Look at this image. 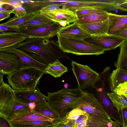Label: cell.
<instances>
[{
  "label": "cell",
  "instance_id": "cell-32",
  "mask_svg": "<svg viewBox=\"0 0 127 127\" xmlns=\"http://www.w3.org/2000/svg\"><path fill=\"white\" fill-rule=\"evenodd\" d=\"M87 113L80 109L76 108L73 109L69 112L61 121L65 122L68 120H75L81 116L85 115Z\"/></svg>",
  "mask_w": 127,
  "mask_h": 127
},
{
  "label": "cell",
  "instance_id": "cell-47",
  "mask_svg": "<svg viewBox=\"0 0 127 127\" xmlns=\"http://www.w3.org/2000/svg\"><path fill=\"white\" fill-rule=\"evenodd\" d=\"M87 120L83 121L81 123L77 125L76 127H85L87 125Z\"/></svg>",
  "mask_w": 127,
  "mask_h": 127
},
{
  "label": "cell",
  "instance_id": "cell-55",
  "mask_svg": "<svg viewBox=\"0 0 127 127\" xmlns=\"http://www.w3.org/2000/svg\"><path fill=\"white\" fill-rule=\"evenodd\" d=\"M127 95V94H126Z\"/></svg>",
  "mask_w": 127,
  "mask_h": 127
},
{
  "label": "cell",
  "instance_id": "cell-8",
  "mask_svg": "<svg viewBox=\"0 0 127 127\" xmlns=\"http://www.w3.org/2000/svg\"><path fill=\"white\" fill-rule=\"evenodd\" d=\"M14 95L16 100L29 104L32 109L34 106L47 102V97L40 92L38 88L30 91H15Z\"/></svg>",
  "mask_w": 127,
  "mask_h": 127
},
{
  "label": "cell",
  "instance_id": "cell-27",
  "mask_svg": "<svg viewBox=\"0 0 127 127\" xmlns=\"http://www.w3.org/2000/svg\"><path fill=\"white\" fill-rule=\"evenodd\" d=\"M32 110L35 113L52 119L61 121L59 115L51 108L47 102L35 106Z\"/></svg>",
  "mask_w": 127,
  "mask_h": 127
},
{
  "label": "cell",
  "instance_id": "cell-40",
  "mask_svg": "<svg viewBox=\"0 0 127 127\" xmlns=\"http://www.w3.org/2000/svg\"><path fill=\"white\" fill-rule=\"evenodd\" d=\"M113 35L121 38L125 41H127V28L121 30Z\"/></svg>",
  "mask_w": 127,
  "mask_h": 127
},
{
  "label": "cell",
  "instance_id": "cell-28",
  "mask_svg": "<svg viewBox=\"0 0 127 127\" xmlns=\"http://www.w3.org/2000/svg\"><path fill=\"white\" fill-rule=\"evenodd\" d=\"M114 65L116 68L127 70V41L120 46V51L117 61Z\"/></svg>",
  "mask_w": 127,
  "mask_h": 127
},
{
  "label": "cell",
  "instance_id": "cell-23",
  "mask_svg": "<svg viewBox=\"0 0 127 127\" xmlns=\"http://www.w3.org/2000/svg\"><path fill=\"white\" fill-rule=\"evenodd\" d=\"M36 13L28 14L24 16L19 17L15 16L12 18H10L9 20L6 22L0 24L12 29L14 31L17 32L19 25L32 19Z\"/></svg>",
  "mask_w": 127,
  "mask_h": 127
},
{
  "label": "cell",
  "instance_id": "cell-13",
  "mask_svg": "<svg viewBox=\"0 0 127 127\" xmlns=\"http://www.w3.org/2000/svg\"><path fill=\"white\" fill-rule=\"evenodd\" d=\"M50 39L42 38H27L14 47L27 53H36L45 48Z\"/></svg>",
  "mask_w": 127,
  "mask_h": 127
},
{
  "label": "cell",
  "instance_id": "cell-1",
  "mask_svg": "<svg viewBox=\"0 0 127 127\" xmlns=\"http://www.w3.org/2000/svg\"><path fill=\"white\" fill-rule=\"evenodd\" d=\"M45 73L33 68H21L7 75L9 84L15 91H30L35 89L40 80Z\"/></svg>",
  "mask_w": 127,
  "mask_h": 127
},
{
  "label": "cell",
  "instance_id": "cell-29",
  "mask_svg": "<svg viewBox=\"0 0 127 127\" xmlns=\"http://www.w3.org/2000/svg\"><path fill=\"white\" fill-rule=\"evenodd\" d=\"M41 120L55 122H59L60 121L52 119L39 114L35 113L32 110L29 113L17 117L12 120L14 121H29Z\"/></svg>",
  "mask_w": 127,
  "mask_h": 127
},
{
  "label": "cell",
  "instance_id": "cell-41",
  "mask_svg": "<svg viewBox=\"0 0 127 127\" xmlns=\"http://www.w3.org/2000/svg\"><path fill=\"white\" fill-rule=\"evenodd\" d=\"M88 118V114L87 113L85 115L81 116L77 119L75 120L73 127H76L79 124L84 121L87 120Z\"/></svg>",
  "mask_w": 127,
  "mask_h": 127
},
{
  "label": "cell",
  "instance_id": "cell-35",
  "mask_svg": "<svg viewBox=\"0 0 127 127\" xmlns=\"http://www.w3.org/2000/svg\"><path fill=\"white\" fill-rule=\"evenodd\" d=\"M16 7L0 0V11L5 12L10 14L12 13Z\"/></svg>",
  "mask_w": 127,
  "mask_h": 127
},
{
  "label": "cell",
  "instance_id": "cell-4",
  "mask_svg": "<svg viewBox=\"0 0 127 127\" xmlns=\"http://www.w3.org/2000/svg\"><path fill=\"white\" fill-rule=\"evenodd\" d=\"M71 107L72 109L79 108L90 115L111 119L95 95L86 91H81L80 95Z\"/></svg>",
  "mask_w": 127,
  "mask_h": 127
},
{
  "label": "cell",
  "instance_id": "cell-22",
  "mask_svg": "<svg viewBox=\"0 0 127 127\" xmlns=\"http://www.w3.org/2000/svg\"><path fill=\"white\" fill-rule=\"evenodd\" d=\"M109 81L111 91L113 92L119 84L127 81V70L116 68L111 73Z\"/></svg>",
  "mask_w": 127,
  "mask_h": 127
},
{
  "label": "cell",
  "instance_id": "cell-39",
  "mask_svg": "<svg viewBox=\"0 0 127 127\" xmlns=\"http://www.w3.org/2000/svg\"><path fill=\"white\" fill-rule=\"evenodd\" d=\"M120 113L122 116L123 123V127L127 126V107H123Z\"/></svg>",
  "mask_w": 127,
  "mask_h": 127
},
{
  "label": "cell",
  "instance_id": "cell-11",
  "mask_svg": "<svg viewBox=\"0 0 127 127\" xmlns=\"http://www.w3.org/2000/svg\"><path fill=\"white\" fill-rule=\"evenodd\" d=\"M3 76L0 74V114L5 116L16 99L13 90L4 82Z\"/></svg>",
  "mask_w": 127,
  "mask_h": 127
},
{
  "label": "cell",
  "instance_id": "cell-50",
  "mask_svg": "<svg viewBox=\"0 0 127 127\" xmlns=\"http://www.w3.org/2000/svg\"><path fill=\"white\" fill-rule=\"evenodd\" d=\"M120 125L116 121H114V124L113 127H121Z\"/></svg>",
  "mask_w": 127,
  "mask_h": 127
},
{
  "label": "cell",
  "instance_id": "cell-12",
  "mask_svg": "<svg viewBox=\"0 0 127 127\" xmlns=\"http://www.w3.org/2000/svg\"><path fill=\"white\" fill-rule=\"evenodd\" d=\"M90 38V43L100 47L105 51L115 49L125 41L114 36L108 35L91 36Z\"/></svg>",
  "mask_w": 127,
  "mask_h": 127
},
{
  "label": "cell",
  "instance_id": "cell-42",
  "mask_svg": "<svg viewBox=\"0 0 127 127\" xmlns=\"http://www.w3.org/2000/svg\"><path fill=\"white\" fill-rule=\"evenodd\" d=\"M1 1L3 2L8 3L15 7L19 5H22L21 0H1Z\"/></svg>",
  "mask_w": 127,
  "mask_h": 127
},
{
  "label": "cell",
  "instance_id": "cell-6",
  "mask_svg": "<svg viewBox=\"0 0 127 127\" xmlns=\"http://www.w3.org/2000/svg\"><path fill=\"white\" fill-rule=\"evenodd\" d=\"M118 5L117 0H70L67 2L59 4L62 8L73 11L89 9H99L106 11H113L118 9Z\"/></svg>",
  "mask_w": 127,
  "mask_h": 127
},
{
  "label": "cell",
  "instance_id": "cell-9",
  "mask_svg": "<svg viewBox=\"0 0 127 127\" xmlns=\"http://www.w3.org/2000/svg\"><path fill=\"white\" fill-rule=\"evenodd\" d=\"M21 68L20 60L16 55L0 51V74L8 75Z\"/></svg>",
  "mask_w": 127,
  "mask_h": 127
},
{
  "label": "cell",
  "instance_id": "cell-3",
  "mask_svg": "<svg viewBox=\"0 0 127 127\" xmlns=\"http://www.w3.org/2000/svg\"><path fill=\"white\" fill-rule=\"evenodd\" d=\"M57 36V42L65 53L78 55H98L103 54L105 51L100 47L84 40L68 38L58 35Z\"/></svg>",
  "mask_w": 127,
  "mask_h": 127
},
{
  "label": "cell",
  "instance_id": "cell-5",
  "mask_svg": "<svg viewBox=\"0 0 127 127\" xmlns=\"http://www.w3.org/2000/svg\"><path fill=\"white\" fill-rule=\"evenodd\" d=\"M72 70L77 82V88L81 91L91 87L95 88L97 82L100 78L99 74L88 66L72 61Z\"/></svg>",
  "mask_w": 127,
  "mask_h": 127
},
{
  "label": "cell",
  "instance_id": "cell-30",
  "mask_svg": "<svg viewBox=\"0 0 127 127\" xmlns=\"http://www.w3.org/2000/svg\"><path fill=\"white\" fill-rule=\"evenodd\" d=\"M107 94L114 106L120 112L122 108L127 107V97L125 95H119L114 92L108 93Z\"/></svg>",
  "mask_w": 127,
  "mask_h": 127
},
{
  "label": "cell",
  "instance_id": "cell-44",
  "mask_svg": "<svg viewBox=\"0 0 127 127\" xmlns=\"http://www.w3.org/2000/svg\"><path fill=\"white\" fill-rule=\"evenodd\" d=\"M118 9L127 11V0H125L124 2L119 5Z\"/></svg>",
  "mask_w": 127,
  "mask_h": 127
},
{
  "label": "cell",
  "instance_id": "cell-2",
  "mask_svg": "<svg viewBox=\"0 0 127 127\" xmlns=\"http://www.w3.org/2000/svg\"><path fill=\"white\" fill-rule=\"evenodd\" d=\"M81 91L78 88H64L54 92H48L47 102L61 119L73 109L71 105L80 96Z\"/></svg>",
  "mask_w": 127,
  "mask_h": 127
},
{
  "label": "cell",
  "instance_id": "cell-24",
  "mask_svg": "<svg viewBox=\"0 0 127 127\" xmlns=\"http://www.w3.org/2000/svg\"><path fill=\"white\" fill-rule=\"evenodd\" d=\"M108 12L106 11L99 13L92 14L78 17L79 24L94 23L103 21L108 18Z\"/></svg>",
  "mask_w": 127,
  "mask_h": 127
},
{
  "label": "cell",
  "instance_id": "cell-16",
  "mask_svg": "<svg viewBox=\"0 0 127 127\" xmlns=\"http://www.w3.org/2000/svg\"><path fill=\"white\" fill-rule=\"evenodd\" d=\"M109 24L107 34L113 35L127 28V15L108 12Z\"/></svg>",
  "mask_w": 127,
  "mask_h": 127
},
{
  "label": "cell",
  "instance_id": "cell-17",
  "mask_svg": "<svg viewBox=\"0 0 127 127\" xmlns=\"http://www.w3.org/2000/svg\"><path fill=\"white\" fill-rule=\"evenodd\" d=\"M108 18L105 20L94 23L79 24V26L91 36L108 35L109 27Z\"/></svg>",
  "mask_w": 127,
  "mask_h": 127
},
{
  "label": "cell",
  "instance_id": "cell-26",
  "mask_svg": "<svg viewBox=\"0 0 127 127\" xmlns=\"http://www.w3.org/2000/svg\"><path fill=\"white\" fill-rule=\"evenodd\" d=\"M87 125L90 127H113L114 121L107 119L88 114Z\"/></svg>",
  "mask_w": 127,
  "mask_h": 127
},
{
  "label": "cell",
  "instance_id": "cell-38",
  "mask_svg": "<svg viewBox=\"0 0 127 127\" xmlns=\"http://www.w3.org/2000/svg\"><path fill=\"white\" fill-rule=\"evenodd\" d=\"M59 3H55L49 5L42 9L40 12H44L54 10L60 8Z\"/></svg>",
  "mask_w": 127,
  "mask_h": 127
},
{
  "label": "cell",
  "instance_id": "cell-21",
  "mask_svg": "<svg viewBox=\"0 0 127 127\" xmlns=\"http://www.w3.org/2000/svg\"><path fill=\"white\" fill-rule=\"evenodd\" d=\"M14 127H52L58 123L55 122L41 120L29 121L10 120Z\"/></svg>",
  "mask_w": 127,
  "mask_h": 127
},
{
  "label": "cell",
  "instance_id": "cell-53",
  "mask_svg": "<svg viewBox=\"0 0 127 127\" xmlns=\"http://www.w3.org/2000/svg\"><path fill=\"white\" fill-rule=\"evenodd\" d=\"M125 95L127 97V94L126 95Z\"/></svg>",
  "mask_w": 127,
  "mask_h": 127
},
{
  "label": "cell",
  "instance_id": "cell-56",
  "mask_svg": "<svg viewBox=\"0 0 127 127\" xmlns=\"http://www.w3.org/2000/svg\"></svg>",
  "mask_w": 127,
  "mask_h": 127
},
{
  "label": "cell",
  "instance_id": "cell-37",
  "mask_svg": "<svg viewBox=\"0 0 127 127\" xmlns=\"http://www.w3.org/2000/svg\"><path fill=\"white\" fill-rule=\"evenodd\" d=\"M0 127H14L10 120L4 116L0 114Z\"/></svg>",
  "mask_w": 127,
  "mask_h": 127
},
{
  "label": "cell",
  "instance_id": "cell-45",
  "mask_svg": "<svg viewBox=\"0 0 127 127\" xmlns=\"http://www.w3.org/2000/svg\"><path fill=\"white\" fill-rule=\"evenodd\" d=\"M75 120H68L65 122H63L64 125L63 127H73Z\"/></svg>",
  "mask_w": 127,
  "mask_h": 127
},
{
  "label": "cell",
  "instance_id": "cell-14",
  "mask_svg": "<svg viewBox=\"0 0 127 127\" xmlns=\"http://www.w3.org/2000/svg\"><path fill=\"white\" fill-rule=\"evenodd\" d=\"M39 12L56 22L65 21L70 23L78 20L74 11L67 8H60L54 10Z\"/></svg>",
  "mask_w": 127,
  "mask_h": 127
},
{
  "label": "cell",
  "instance_id": "cell-52",
  "mask_svg": "<svg viewBox=\"0 0 127 127\" xmlns=\"http://www.w3.org/2000/svg\"><path fill=\"white\" fill-rule=\"evenodd\" d=\"M85 127H89V126H87H87H86Z\"/></svg>",
  "mask_w": 127,
  "mask_h": 127
},
{
  "label": "cell",
  "instance_id": "cell-49",
  "mask_svg": "<svg viewBox=\"0 0 127 127\" xmlns=\"http://www.w3.org/2000/svg\"><path fill=\"white\" fill-rule=\"evenodd\" d=\"M64 125V122L61 121L59 123L52 127H63Z\"/></svg>",
  "mask_w": 127,
  "mask_h": 127
},
{
  "label": "cell",
  "instance_id": "cell-20",
  "mask_svg": "<svg viewBox=\"0 0 127 127\" xmlns=\"http://www.w3.org/2000/svg\"><path fill=\"white\" fill-rule=\"evenodd\" d=\"M56 23L39 12L32 19L19 25L18 29L49 25Z\"/></svg>",
  "mask_w": 127,
  "mask_h": 127
},
{
  "label": "cell",
  "instance_id": "cell-43",
  "mask_svg": "<svg viewBox=\"0 0 127 127\" xmlns=\"http://www.w3.org/2000/svg\"><path fill=\"white\" fill-rule=\"evenodd\" d=\"M10 14L7 12L0 11V21H1L9 18L10 16Z\"/></svg>",
  "mask_w": 127,
  "mask_h": 127
},
{
  "label": "cell",
  "instance_id": "cell-18",
  "mask_svg": "<svg viewBox=\"0 0 127 127\" xmlns=\"http://www.w3.org/2000/svg\"><path fill=\"white\" fill-rule=\"evenodd\" d=\"M27 39L17 32H0V48L14 46Z\"/></svg>",
  "mask_w": 127,
  "mask_h": 127
},
{
  "label": "cell",
  "instance_id": "cell-31",
  "mask_svg": "<svg viewBox=\"0 0 127 127\" xmlns=\"http://www.w3.org/2000/svg\"><path fill=\"white\" fill-rule=\"evenodd\" d=\"M49 45L52 51L58 60L61 58L69 59L65 53L61 48L57 41L50 40Z\"/></svg>",
  "mask_w": 127,
  "mask_h": 127
},
{
  "label": "cell",
  "instance_id": "cell-25",
  "mask_svg": "<svg viewBox=\"0 0 127 127\" xmlns=\"http://www.w3.org/2000/svg\"><path fill=\"white\" fill-rule=\"evenodd\" d=\"M67 72H68V68L62 64L59 60H57L48 64L44 72L45 74H49L54 78H58Z\"/></svg>",
  "mask_w": 127,
  "mask_h": 127
},
{
  "label": "cell",
  "instance_id": "cell-34",
  "mask_svg": "<svg viewBox=\"0 0 127 127\" xmlns=\"http://www.w3.org/2000/svg\"><path fill=\"white\" fill-rule=\"evenodd\" d=\"M113 92L119 95L127 94V81L121 83L117 86Z\"/></svg>",
  "mask_w": 127,
  "mask_h": 127
},
{
  "label": "cell",
  "instance_id": "cell-54",
  "mask_svg": "<svg viewBox=\"0 0 127 127\" xmlns=\"http://www.w3.org/2000/svg\"><path fill=\"white\" fill-rule=\"evenodd\" d=\"M125 127H127V126Z\"/></svg>",
  "mask_w": 127,
  "mask_h": 127
},
{
  "label": "cell",
  "instance_id": "cell-15",
  "mask_svg": "<svg viewBox=\"0 0 127 127\" xmlns=\"http://www.w3.org/2000/svg\"><path fill=\"white\" fill-rule=\"evenodd\" d=\"M57 35L68 38L82 40L91 37L90 34L79 26L77 21L64 27H62Z\"/></svg>",
  "mask_w": 127,
  "mask_h": 127
},
{
  "label": "cell",
  "instance_id": "cell-36",
  "mask_svg": "<svg viewBox=\"0 0 127 127\" xmlns=\"http://www.w3.org/2000/svg\"><path fill=\"white\" fill-rule=\"evenodd\" d=\"M12 13L15 14V16L18 17H23L27 14L26 10L22 5L16 7Z\"/></svg>",
  "mask_w": 127,
  "mask_h": 127
},
{
  "label": "cell",
  "instance_id": "cell-51",
  "mask_svg": "<svg viewBox=\"0 0 127 127\" xmlns=\"http://www.w3.org/2000/svg\"><path fill=\"white\" fill-rule=\"evenodd\" d=\"M68 84L67 83H65L64 84V88H68Z\"/></svg>",
  "mask_w": 127,
  "mask_h": 127
},
{
  "label": "cell",
  "instance_id": "cell-33",
  "mask_svg": "<svg viewBox=\"0 0 127 127\" xmlns=\"http://www.w3.org/2000/svg\"><path fill=\"white\" fill-rule=\"evenodd\" d=\"M105 11L97 9H89L77 10L74 11L78 18L84 15L92 14L101 13Z\"/></svg>",
  "mask_w": 127,
  "mask_h": 127
},
{
  "label": "cell",
  "instance_id": "cell-10",
  "mask_svg": "<svg viewBox=\"0 0 127 127\" xmlns=\"http://www.w3.org/2000/svg\"><path fill=\"white\" fill-rule=\"evenodd\" d=\"M0 51L9 52L16 55L20 60L22 68H33L44 72L48 65L37 61L27 53L14 46L0 48Z\"/></svg>",
  "mask_w": 127,
  "mask_h": 127
},
{
  "label": "cell",
  "instance_id": "cell-19",
  "mask_svg": "<svg viewBox=\"0 0 127 127\" xmlns=\"http://www.w3.org/2000/svg\"><path fill=\"white\" fill-rule=\"evenodd\" d=\"M21 2L27 14L39 12L45 7L55 3L50 0H21Z\"/></svg>",
  "mask_w": 127,
  "mask_h": 127
},
{
  "label": "cell",
  "instance_id": "cell-46",
  "mask_svg": "<svg viewBox=\"0 0 127 127\" xmlns=\"http://www.w3.org/2000/svg\"><path fill=\"white\" fill-rule=\"evenodd\" d=\"M62 27H64L67 26V25H70V23L65 21H61L57 22Z\"/></svg>",
  "mask_w": 127,
  "mask_h": 127
},
{
  "label": "cell",
  "instance_id": "cell-48",
  "mask_svg": "<svg viewBox=\"0 0 127 127\" xmlns=\"http://www.w3.org/2000/svg\"><path fill=\"white\" fill-rule=\"evenodd\" d=\"M51 1L55 2L62 4L65 3L69 1L70 0H50Z\"/></svg>",
  "mask_w": 127,
  "mask_h": 127
},
{
  "label": "cell",
  "instance_id": "cell-7",
  "mask_svg": "<svg viewBox=\"0 0 127 127\" xmlns=\"http://www.w3.org/2000/svg\"><path fill=\"white\" fill-rule=\"evenodd\" d=\"M62 27L57 23L47 26L25 28H19L17 32L27 38L50 39L57 35Z\"/></svg>",
  "mask_w": 127,
  "mask_h": 127
}]
</instances>
